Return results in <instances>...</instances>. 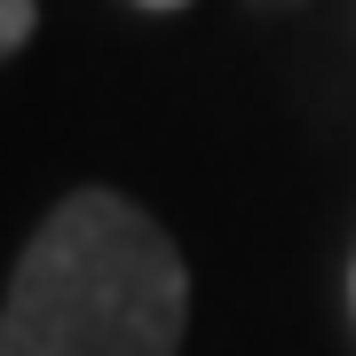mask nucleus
<instances>
[{
    "label": "nucleus",
    "instance_id": "obj_1",
    "mask_svg": "<svg viewBox=\"0 0 356 356\" xmlns=\"http://www.w3.org/2000/svg\"><path fill=\"white\" fill-rule=\"evenodd\" d=\"M191 325L182 245L119 191H72L32 229L0 301V356H175Z\"/></svg>",
    "mask_w": 356,
    "mask_h": 356
},
{
    "label": "nucleus",
    "instance_id": "obj_2",
    "mask_svg": "<svg viewBox=\"0 0 356 356\" xmlns=\"http://www.w3.org/2000/svg\"><path fill=\"white\" fill-rule=\"evenodd\" d=\"M32 40V0H0V56H16Z\"/></svg>",
    "mask_w": 356,
    "mask_h": 356
},
{
    "label": "nucleus",
    "instance_id": "obj_3",
    "mask_svg": "<svg viewBox=\"0 0 356 356\" xmlns=\"http://www.w3.org/2000/svg\"><path fill=\"white\" fill-rule=\"evenodd\" d=\"M143 8H182V0H143Z\"/></svg>",
    "mask_w": 356,
    "mask_h": 356
}]
</instances>
